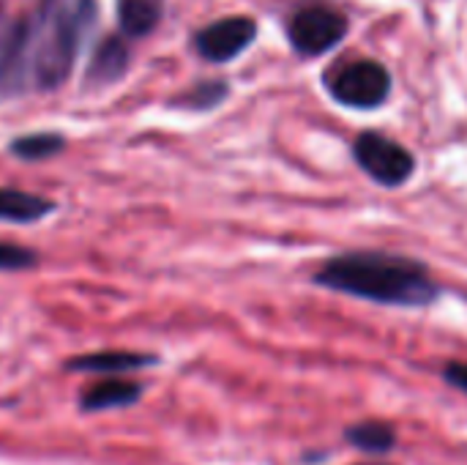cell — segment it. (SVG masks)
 <instances>
[{
	"label": "cell",
	"mask_w": 467,
	"mask_h": 465,
	"mask_svg": "<svg viewBox=\"0 0 467 465\" xmlns=\"http://www.w3.org/2000/svg\"><path fill=\"white\" fill-rule=\"evenodd\" d=\"M443 381L454 386L457 392L467 395V362H449L443 367Z\"/></svg>",
	"instance_id": "cell-17"
},
{
	"label": "cell",
	"mask_w": 467,
	"mask_h": 465,
	"mask_svg": "<svg viewBox=\"0 0 467 465\" xmlns=\"http://www.w3.org/2000/svg\"><path fill=\"white\" fill-rule=\"evenodd\" d=\"M353 153H356V162L361 164V170L383 186H400L416 170L413 153L408 148H402L400 143H394L391 137L378 134V132H364L356 140Z\"/></svg>",
	"instance_id": "cell-3"
},
{
	"label": "cell",
	"mask_w": 467,
	"mask_h": 465,
	"mask_svg": "<svg viewBox=\"0 0 467 465\" xmlns=\"http://www.w3.org/2000/svg\"><path fill=\"white\" fill-rule=\"evenodd\" d=\"M19 30H22V25L11 22L8 14L0 8V93H8V88H11V71H14Z\"/></svg>",
	"instance_id": "cell-14"
},
{
	"label": "cell",
	"mask_w": 467,
	"mask_h": 465,
	"mask_svg": "<svg viewBox=\"0 0 467 465\" xmlns=\"http://www.w3.org/2000/svg\"><path fill=\"white\" fill-rule=\"evenodd\" d=\"M33 266H36V255L30 249L16 244H0V271H22Z\"/></svg>",
	"instance_id": "cell-16"
},
{
	"label": "cell",
	"mask_w": 467,
	"mask_h": 465,
	"mask_svg": "<svg viewBox=\"0 0 467 465\" xmlns=\"http://www.w3.org/2000/svg\"><path fill=\"white\" fill-rule=\"evenodd\" d=\"M345 444H350L353 449L372 455V458H386L389 452H394L397 447V430L391 422L386 419H361L345 428Z\"/></svg>",
	"instance_id": "cell-10"
},
{
	"label": "cell",
	"mask_w": 467,
	"mask_h": 465,
	"mask_svg": "<svg viewBox=\"0 0 467 465\" xmlns=\"http://www.w3.org/2000/svg\"><path fill=\"white\" fill-rule=\"evenodd\" d=\"M118 16L129 36H145L159 22V0H120Z\"/></svg>",
	"instance_id": "cell-13"
},
{
	"label": "cell",
	"mask_w": 467,
	"mask_h": 465,
	"mask_svg": "<svg viewBox=\"0 0 467 465\" xmlns=\"http://www.w3.org/2000/svg\"><path fill=\"white\" fill-rule=\"evenodd\" d=\"M156 354H140V351H96L68 359L63 367L68 373H96V375H123L137 373L145 367H156Z\"/></svg>",
	"instance_id": "cell-8"
},
{
	"label": "cell",
	"mask_w": 467,
	"mask_h": 465,
	"mask_svg": "<svg viewBox=\"0 0 467 465\" xmlns=\"http://www.w3.org/2000/svg\"><path fill=\"white\" fill-rule=\"evenodd\" d=\"M126 69H129V47L123 38L109 36L90 55V63L85 71V85L88 88H107V85L118 82L126 74Z\"/></svg>",
	"instance_id": "cell-9"
},
{
	"label": "cell",
	"mask_w": 467,
	"mask_h": 465,
	"mask_svg": "<svg viewBox=\"0 0 467 465\" xmlns=\"http://www.w3.org/2000/svg\"><path fill=\"white\" fill-rule=\"evenodd\" d=\"M227 96V82H200L197 88H192L183 99H178L175 104H183L189 110H211L216 107L222 99Z\"/></svg>",
	"instance_id": "cell-15"
},
{
	"label": "cell",
	"mask_w": 467,
	"mask_h": 465,
	"mask_svg": "<svg viewBox=\"0 0 467 465\" xmlns=\"http://www.w3.org/2000/svg\"><path fill=\"white\" fill-rule=\"evenodd\" d=\"M257 36V22L249 16H227L202 27L194 38L197 52L211 63H227L238 58Z\"/></svg>",
	"instance_id": "cell-6"
},
{
	"label": "cell",
	"mask_w": 467,
	"mask_h": 465,
	"mask_svg": "<svg viewBox=\"0 0 467 465\" xmlns=\"http://www.w3.org/2000/svg\"><path fill=\"white\" fill-rule=\"evenodd\" d=\"M66 148V137L57 132H38V134H25L11 140L8 151L22 159V162H38V159H49L57 151Z\"/></svg>",
	"instance_id": "cell-12"
},
{
	"label": "cell",
	"mask_w": 467,
	"mask_h": 465,
	"mask_svg": "<svg viewBox=\"0 0 467 465\" xmlns=\"http://www.w3.org/2000/svg\"><path fill=\"white\" fill-rule=\"evenodd\" d=\"M287 33L301 55H323L348 36V19L328 5H309L290 19Z\"/></svg>",
	"instance_id": "cell-5"
},
{
	"label": "cell",
	"mask_w": 467,
	"mask_h": 465,
	"mask_svg": "<svg viewBox=\"0 0 467 465\" xmlns=\"http://www.w3.org/2000/svg\"><path fill=\"white\" fill-rule=\"evenodd\" d=\"M55 211V203L41 197V195H30L22 189H0V219L5 222H38L47 214Z\"/></svg>",
	"instance_id": "cell-11"
},
{
	"label": "cell",
	"mask_w": 467,
	"mask_h": 465,
	"mask_svg": "<svg viewBox=\"0 0 467 465\" xmlns=\"http://www.w3.org/2000/svg\"><path fill=\"white\" fill-rule=\"evenodd\" d=\"M391 93V74L378 60H356L331 82V96L353 110H375Z\"/></svg>",
	"instance_id": "cell-4"
},
{
	"label": "cell",
	"mask_w": 467,
	"mask_h": 465,
	"mask_svg": "<svg viewBox=\"0 0 467 465\" xmlns=\"http://www.w3.org/2000/svg\"><path fill=\"white\" fill-rule=\"evenodd\" d=\"M358 465H389V463H358Z\"/></svg>",
	"instance_id": "cell-18"
},
{
	"label": "cell",
	"mask_w": 467,
	"mask_h": 465,
	"mask_svg": "<svg viewBox=\"0 0 467 465\" xmlns=\"http://www.w3.org/2000/svg\"><path fill=\"white\" fill-rule=\"evenodd\" d=\"M315 282L386 307H430L441 296L438 282L421 263L383 252L339 255L315 274Z\"/></svg>",
	"instance_id": "cell-2"
},
{
	"label": "cell",
	"mask_w": 467,
	"mask_h": 465,
	"mask_svg": "<svg viewBox=\"0 0 467 465\" xmlns=\"http://www.w3.org/2000/svg\"><path fill=\"white\" fill-rule=\"evenodd\" d=\"M93 14V0H47L36 22L19 30L8 90H19L22 85L52 90L63 85Z\"/></svg>",
	"instance_id": "cell-1"
},
{
	"label": "cell",
	"mask_w": 467,
	"mask_h": 465,
	"mask_svg": "<svg viewBox=\"0 0 467 465\" xmlns=\"http://www.w3.org/2000/svg\"><path fill=\"white\" fill-rule=\"evenodd\" d=\"M142 395H145V386L140 381L109 375V378L82 389L77 406L82 414H101V411H112V408H131L142 400Z\"/></svg>",
	"instance_id": "cell-7"
}]
</instances>
